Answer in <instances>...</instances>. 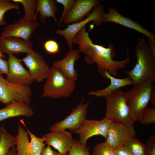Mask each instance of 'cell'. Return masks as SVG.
I'll list each match as a JSON object with an SVG mask.
<instances>
[{
  "mask_svg": "<svg viewBox=\"0 0 155 155\" xmlns=\"http://www.w3.org/2000/svg\"><path fill=\"white\" fill-rule=\"evenodd\" d=\"M123 146L133 155H147L146 144L135 137L127 140Z\"/></svg>",
  "mask_w": 155,
  "mask_h": 155,
  "instance_id": "25",
  "label": "cell"
},
{
  "mask_svg": "<svg viewBox=\"0 0 155 155\" xmlns=\"http://www.w3.org/2000/svg\"><path fill=\"white\" fill-rule=\"evenodd\" d=\"M56 3L55 1L53 0H37L34 21H36L37 14L39 12V18L42 23H46V17L52 18L55 22L57 23L58 20L55 16L58 10Z\"/></svg>",
  "mask_w": 155,
  "mask_h": 155,
  "instance_id": "22",
  "label": "cell"
},
{
  "mask_svg": "<svg viewBox=\"0 0 155 155\" xmlns=\"http://www.w3.org/2000/svg\"><path fill=\"white\" fill-rule=\"evenodd\" d=\"M21 60L28 69L34 81L40 83L46 79L50 67L38 52L33 50Z\"/></svg>",
  "mask_w": 155,
  "mask_h": 155,
  "instance_id": "11",
  "label": "cell"
},
{
  "mask_svg": "<svg viewBox=\"0 0 155 155\" xmlns=\"http://www.w3.org/2000/svg\"><path fill=\"white\" fill-rule=\"evenodd\" d=\"M112 120L104 117L100 120L86 119L81 125L71 132L79 135V142L86 145L88 139L95 135H101L106 138Z\"/></svg>",
  "mask_w": 155,
  "mask_h": 155,
  "instance_id": "9",
  "label": "cell"
},
{
  "mask_svg": "<svg viewBox=\"0 0 155 155\" xmlns=\"http://www.w3.org/2000/svg\"><path fill=\"white\" fill-rule=\"evenodd\" d=\"M16 137L9 133L4 126L0 127V155H6L10 149L16 146Z\"/></svg>",
  "mask_w": 155,
  "mask_h": 155,
  "instance_id": "23",
  "label": "cell"
},
{
  "mask_svg": "<svg viewBox=\"0 0 155 155\" xmlns=\"http://www.w3.org/2000/svg\"><path fill=\"white\" fill-rule=\"evenodd\" d=\"M136 135L133 125H126L113 121L109 127L105 142L115 149L123 146L130 138Z\"/></svg>",
  "mask_w": 155,
  "mask_h": 155,
  "instance_id": "13",
  "label": "cell"
},
{
  "mask_svg": "<svg viewBox=\"0 0 155 155\" xmlns=\"http://www.w3.org/2000/svg\"><path fill=\"white\" fill-rule=\"evenodd\" d=\"M39 25V22L36 21L26 22L20 20L12 24H7L1 34L0 39L13 36L30 41Z\"/></svg>",
  "mask_w": 155,
  "mask_h": 155,
  "instance_id": "15",
  "label": "cell"
},
{
  "mask_svg": "<svg viewBox=\"0 0 155 155\" xmlns=\"http://www.w3.org/2000/svg\"><path fill=\"white\" fill-rule=\"evenodd\" d=\"M100 5L98 0H76L73 7L65 15L63 21L68 25L81 21L89 15L94 8Z\"/></svg>",
  "mask_w": 155,
  "mask_h": 155,
  "instance_id": "16",
  "label": "cell"
},
{
  "mask_svg": "<svg viewBox=\"0 0 155 155\" xmlns=\"http://www.w3.org/2000/svg\"><path fill=\"white\" fill-rule=\"evenodd\" d=\"M8 55L9 71L6 79L13 84L29 87L34 80L23 66L21 59L13 55Z\"/></svg>",
  "mask_w": 155,
  "mask_h": 155,
  "instance_id": "14",
  "label": "cell"
},
{
  "mask_svg": "<svg viewBox=\"0 0 155 155\" xmlns=\"http://www.w3.org/2000/svg\"><path fill=\"white\" fill-rule=\"evenodd\" d=\"M83 98L80 102L71 111L70 114L62 121L51 127L50 131L66 130L71 132L79 128L86 119L90 102L83 103Z\"/></svg>",
  "mask_w": 155,
  "mask_h": 155,
  "instance_id": "10",
  "label": "cell"
},
{
  "mask_svg": "<svg viewBox=\"0 0 155 155\" xmlns=\"http://www.w3.org/2000/svg\"><path fill=\"white\" fill-rule=\"evenodd\" d=\"M42 96L59 99L69 97L76 87V81L71 79L53 65L46 78Z\"/></svg>",
  "mask_w": 155,
  "mask_h": 155,
  "instance_id": "4",
  "label": "cell"
},
{
  "mask_svg": "<svg viewBox=\"0 0 155 155\" xmlns=\"http://www.w3.org/2000/svg\"><path fill=\"white\" fill-rule=\"evenodd\" d=\"M111 22L132 29L147 36L151 42L155 44V35L144 28L141 24L130 18L123 16L113 6L110 7L108 12L103 14L102 22Z\"/></svg>",
  "mask_w": 155,
  "mask_h": 155,
  "instance_id": "12",
  "label": "cell"
},
{
  "mask_svg": "<svg viewBox=\"0 0 155 155\" xmlns=\"http://www.w3.org/2000/svg\"><path fill=\"white\" fill-rule=\"evenodd\" d=\"M106 99L104 117L113 121L126 125H133L127 105L125 92L119 89L108 95Z\"/></svg>",
  "mask_w": 155,
  "mask_h": 155,
  "instance_id": "5",
  "label": "cell"
},
{
  "mask_svg": "<svg viewBox=\"0 0 155 155\" xmlns=\"http://www.w3.org/2000/svg\"><path fill=\"white\" fill-rule=\"evenodd\" d=\"M154 81L147 79L135 84L125 92L127 105L130 116L134 122L140 121L150 102Z\"/></svg>",
  "mask_w": 155,
  "mask_h": 155,
  "instance_id": "3",
  "label": "cell"
},
{
  "mask_svg": "<svg viewBox=\"0 0 155 155\" xmlns=\"http://www.w3.org/2000/svg\"><path fill=\"white\" fill-rule=\"evenodd\" d=\"M146 144L147 155H155V136L150 135Z\"/></svg>",
  "mask_w": 155,
  "mask_h": 155,
  "instance_id": "32",
  "label": "cell"
},
{
  "mask_svg": "<svg viewBox=\"0 0 155 155\" xmlns=\"http://www.w3.org/2000/svg\"><path fill=\"white\" fill-rule=\"evenodd\" d=\"M41 155H68L67 153L61 154L53 150L50 146H47L42 150Z\"/></svg>",
  "mask_w": 155,
  "mask_h": 155,
  "instance_id": "34",
  "label": "cell"
},
{
  "mask_svg": "<svg viewBox=\"0 0 155 155\" xmlns=\"http://www.w3.org/2000/svg\"><path fill=\"white\" fill-rule=\"evenodd\" d=\"M86 26L81 29L75 34L73 43L78 46V50L83 53L85 61L89 65L96 63L98 73L103 78L106 71L115 77L119 71L124 68L130 61L128 56L121 61L113 60L116 55L115 48L112 44L106 48L93 43L89 37L88 31L86 30Z\"/></svg>",
  "mask_w": 155,
  "mask_h": 155,
  "instance_id": "1",
  "label": "cell"
},
{
  "mask_svg": "<svg viewBox=\"0 0 155 155\" xmlns=\"http://www.w3.org/2000/svg\"><path fill=\"white\" fill-rule=\"evenodd\" d=\"M9 71L8 65L7 61L0 57V75L5 74L7 75Z\"/></svg>",
  "mask_w": 155,
  "mask_h": 155,
  "instance_id": "33",
  "label": "cell"
},
{
  "mask_svg": "<svg viewBox=\"0 0 155 155\" xmlns=\"http://www.w3.org/2000/svg\"><path fill=\"white\" fill-rule=\"evenodd\" d=\"M11 1L14 3H21L24 7V16L20 20L26 22L34 21L37 0H12Z\"/></svg>",
  "mask_w": 155,
  "mask_h": 155,
  "instance_id": "24",
  "label": "cell"
},
{
  "mask_svg": "<svg viewBox=\"0 0 155 155\" xmlns=\"http://www.w3.org/2000/svg\"><path fill=\"white\" fill-rule=\"evenodd\" d=\"M45 51L50 54H56L59 52V46L55 40H49L46 41L44 44Z\"/></svg>",
  "mask_w": 155,
  "mask_h": 155,
  "instance_id": "31",
  "label": "cell"
},
{
  "mask_svg": "<svg viewBox=\"0 0 155 155\" xmlns=\"http://www.w3.org/2000/svg\"><path fill=\"white\" fill-rule=\"evenodd\" d=\"M104 78L109 80L110 84L103 89L89 92V95L106 98L112 92L121 88L134 84V82L128 76L123 78H117L111 75L108 71L105 72Z\"/></svg>",
  "mask_w": 155,
  "mask_h": 155,
  "instance_id": "21",
  "label": "cell"
},
{
  "mask_svg": "<svg viewBox=\"0 0 155 155\" xmlns=\"http://www.w3.org/2000/svg\"><path fill=\"white\" fill-rule=\"evenodd\" d=\"M79 53L78 50H69L63 58L55 61L53 65L68 78L76 81L78 74L75 68L74 64L80 58Z\"/></svg>",
  "mask_w": 155,
  "mask_h": 155,
  "instance_id": "19",
  "label": "cell"
},
{
  "mask_svg": "<svg viewBox=\"0 0 155 155\" xmlns=\"http://www.w3.org/2000/svg\"><path fill=\"white\" fill-rule=\"evenodd\" d=\"M55 1L57 3L62 4L64 7V9L61 14V18L58 23V26H60L65 15L73 7L76 0H56Z\"/></svg>",
  "mask_w": 155,
  "mask_h": 155,
  "instance_id": "30",
  "label": "cell"
},
{
  "mask_svg": "<svg viewBox=\"0 0 155 155\" xmlns=\"http://www.w3.org/2000/svg\"><path fill=\"white\" fill-rule=\"evenodd\" d=\"M115 149L105 141L98 143L93 148V155H116Z\"/></svg>",
  "mask_w": 155,
  "mask_h": 155,
  "instance_id": "27",
  "label": "cell"
},
{
  "mask_svg": "<svg viewBox=\"0 0 155 155\" xmlns=\"http://www.w3.org/2000/svg\"><path fill=\"white\" fill-rule=\"evenodd\" d=\"M136 63L130 71H124L134 84L147 79L155 80V49L148 41L138 37L135 47Z\"/></svg>",
  "mask_w": 155,
  "mask_h": 155,
  "instance_id": "2",
  "label": "cell"
},
{
  "mask_svg": "<svg viewBox=\"0 0 155 155\" xmlns=\"http://www.w3.org/2000/svg\"><path fill=\"white\" fill-rule=\"evenodd\" d=\"M115 154L116 155H133L123 146L116 149Z\"/></svg>",
  "mask_w": 155,
  "mask_h": 155,
  "instance_id": "35",
  "label": "cell"
},
{
  "mask_svg": "<svg viewBox=\"0 0 155 155\" xmlns=\"http://www.w3.org/2000/svg\"><path fill=\"white\" fill-rule=\"evenodd\" d=\"M89 147L81 144L79 141L74 140L73 145L68 152V155H91Z\"/></svg>",
  "mask_w": 155,
  "mask_h": 155,
  "instance_id": "28",
  "label": "cell"
},
{
  "mask_svg": "<svg viewBox=\"0 0 155 155\" xmlns=\"http://www.w3.org/2000/svg\"><path fill=\"white\" fill-rule=\"evenodd\" d=\"M33 44L30 41L22 38L9 37L0 39V51L3 54H17L20 53H28L33 50Z\"/></svg>",
  "mask_w": 155,
  "mask_h": 155,
  "instance_id": "18",
  "label": "cell"
},
{
  "mask_svg": "<svg viewBox=\"0 0 155 155\" xmlns=\"http://www.w3.org/2000/svg\"><path fill=\"white\" fill-rule=\"evenodd\" d=\"M19 119L26 130L18 123L16 144L17 155H41L46 145L44 143V137L43 136L41 138L36 136L28 129L24 119Z\"/></svg>",
  "mask_w": 155,
  "mask_h": 155,
  "instance_id": "6",
  "label": "cell"
},
{
  "mask_svg": "<svg viewBox=\"0 0 155 155\" xmlns=\"http://www.w3.org/2000/svg\"><path fill=\"white\" fill-rule=\"evenodd\" d=\"M32 92L28 86L11 83L0 75V102L5 105L14 101L29 104Z\"/></svg>",
  "mask_w": 155,
  "mask_h": 155,
  "instance_id": "7",
  "label": "cell"
},
{
  "mask_svg": "<svg viewBox=\"0 0 155 155\" xmlns=\"http://www.w3.org/2000/svg\"><path fill=\"white\" fill-rule=\"evenodd\" d=\"M6 155H17L15 146L11 147Z\"/></svg>",
  "mask_w": 155,
  "mask_h": 155,
  "instance_id": "37",
  "label": "cell"
},
{
  "mask_svg": "<svg viewBox=\"0 0 155 155\" xmlns=\"http://www.w3.org/2000/svg\"><path fill=\"white\" fill-rule=\"evenodd\" d=\"M150 102L153 105H155V87L154 85L151 92Z\"/></svg>",
  "mask_w": 155,
  "mask_h": 155,
  "instance_id": "36",
  "label": "cell"
},
{
  "mask_svg": "<svg viewBox=\"0 0 155 155\" xmlns=\"http://www.w3.org/2000/svg\"><path fill=\"white\" fill-rule=\"evenodd\" d=\"M104 7L100 5L93 9L91 13L84 20L80 22L67 25V26L63 30L56 29V34L61 35L65 39L69 50L73 49V40L77 33L89 22H92L94 25L99 26L102 22L103 14L104 13Z\"/></svg>",
  "mask_w": 155,
  "mask_h": 155,
  "instance_id": "8",
  "label": "cell"
},
{
  "mask_svg": "<svg viewBox=\"0 0 155 155\" xmlns=\"http://www.w3.org/2000/svg\"><path fill=\"white\" fill-rule=\"evenodd\" d=\"M19 8V5L16 3H13L11 0H0V26L7 24L4 17L7 11L13 9L18 10Z\"/></svg>",
  "mask_w": 155,
  "mask_h": 155,
  "instance_id": "26",
  "label": "cell"
},
{
  "mask_svg": "<svg viewBox=\"0 0 155 155\" xmlns=\"http://www.w3.org/2000/svg\"><path fill=\"white\" fill-rule=\"evenodd\" d=\"M140 122L142 123L149 125L155 123V107H148L143 113Z\"/></svg>",
  "mask_w": 155,
  "mask_h": 155,
  "instance_id": "29",
  "label": "cell"
},
{
  "mask_svg": "<svg viewBox=\"0 0 155 155\" xmlns=\"http://www.w3.org/2000/svg\"><path fill=\"white\" fill-rule=\"evenodd\" d=\"M34 113L33 110L29 104L14 101L0 109V121L10 118L19 116L31 117Z\"/></svg>",
  "mask_w": 155,
  "mask_h": 155,
  "instance_id": "20",
  "label": "cell"
},
{
  "mask_svg": "<svg viewBox=\"0 0 155 155\" xmlns=\"http://www.w3.org/2000/svg\"><path fill=\"white\" fill-rule=\"evenodd\" d=\"M0 57H1L3 59H5L6 58V57L3 54H2L1 53L0 51Z\"/></svg>",
  "mask_w": 155,
  "mask_h": 155,
  "instance_id": "38",
  "label": "cell"
},
{
  "mask_svg": "<svg viewBox=\"0 0 155 155\" xmlns=\"http://www.w3.org/2000/svg\"><path fill=\"white\" fill-rule=\"evenodd\" d=\"M43 136L46 145L52 146L61 154L68 152L74 141L71 133L66 130L50 131Z\"/></svg>",
  "mask_w": 155,
  "mask_h": 155,
  "instance_id": "17",
  "label": "cell"
}]
</instances>
